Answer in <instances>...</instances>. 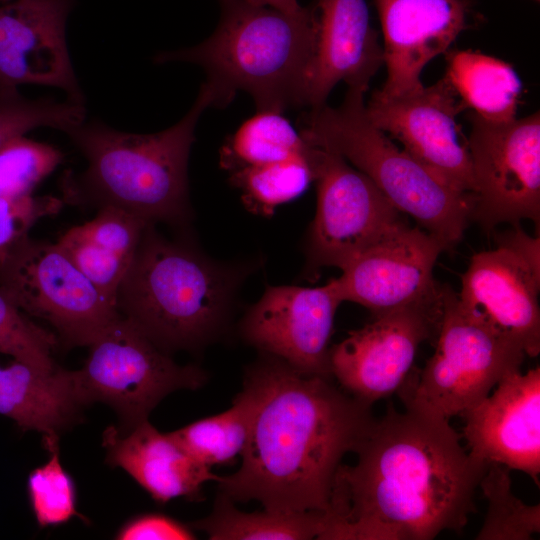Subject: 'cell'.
Instances as JSON below:
<instances>
[{
    "label": "cell",
    "instance_id": "6da1fadb",
    "mask_svg": "<svg viewBox=\"0 0 540 540\" xmlns=\"http://www.w3.org/2000/svg\"><path fill=\"white\" fill-rule=\"evenodd\" d=\"M389 404L341 464L327 539L431 540L461 532L476 512L475 490L490 465L472 457L449 420Z\"/></svg>",
    "mask_w": 540,
    "mask_h": 540
},
{
    "label": "cell",
    "instance_id": "7a4b0ae2",
    "mask_svg": "<svg viewBox=\"0 0 540 540\" xmlns=\"http://www.w3.org/2000/svg\"><path fill=\"white\" fill-rule=\"evenodd\" d=\"M244 385L254 397L250 436L237 472L219 476V493L273 512L330 513L337 471L374 421L372 405L268 354Z\"/></svg>",
    "mask_w": 540,
    "mask_h": 540
},
{
    "label": "cell",
    "instance_id": "3957f363",
    "mask_svg": "<svg viewBox=\"0 0 540 540\" xmlns=\"http://www.w3.org/2000/svg\"><path fill=\"white\" fill-rule=\"evenodd\" d=\"M233 97L217 83L201 86L188 113L175 125L152 134L81 123L66 134L87 160L77 176L63 180L64 201L97 209L112 206L150 224L186 223L190 216L188 160L202 112L224 107Z\"/></svg>",
    "mask_w": 540,
    "mask_h": 540
},
{
    "label": "cell",
    "instance_id": "277c9868",
    "mask_svg": "<svg viewBox=\"0 0 540 540\" xmlns=\"http://www.w3.org/2000/svg\"><path fill=\"white\" fill-rule=\"evenodd\" d=\"M247 268L209 259L148 224L116 295L119 315L161 350H192L224 328Z\"/></svg>",
    "mask_w": 540,
    "mask_h": 540
},
{
    "label": "cell",
    "instance_id": "5b68a950",
    "mask_svg": "<svg viewBox=\"0 0 540 540\" xmlns=\"http://www.w3.org/2000/svg\"><path fill=\"white\" fill-rule=\"evenodd\" d=\"M221 17L204 42L163 52L157 63L190 62L203 67L208 80L234 97L253 98L257 111L283 113L306 106L319 20L317 7L303 16L258 6L247 0H219Z\"/></svg>",
    "mask_w": 540,
    "mask_h": 540
},
{
    "label": "cell",
    "instance_id": "8992f818",
    "mask_svg": "<svg viewBox=\"0 0 540 540\" xmlns=\"http://www.w3.org/2000/svg\"><path fill=\"white\" fill-rule=\"evenodd\" d=\"M365 92L348 88L339 107L310 108L302 119V138L351 163L446 250L456 246L470 220L472 195L443 182L373 125L365 112Z\"/></svg>",
    "mask_w": 540,
    "mask_h": 540
},
{
    "label": "cell",
    "instance_id": "52a82bcc",
    "mask_svg": "<svg viewBox=\"0 0 540 540\" xmlns=\"http://www.w3.org/2000/svg\"><path fill=\"white\" fill-rule=\"evenodd\" d=\"M525 355L517 341L466 311L445 287L435 352L398 391L405 406L450 420L519 371Z\"/></svg>",
    "mask_w": 540,
    "mask_h": 540
},
{
    "label": "cell",
    "instance_id": "ba28073f",
    "mask_svg": "<svg viewBox=\"0 0 540 540\" xmlns=\"http://www.w3.org/2000/svg\"><path fill=\"white\" fill-rule=\"evenodd\" d=\"M84 366L73 371L84 404L100 401L114 408L125 429L147 420L168 394L196 390L206 373L181 366L125 318L119 316L89 345Z\"/></svg>",
    "mask_w": 540,
    "mask_h": 540
},
{
    "label": "cell",
    "instance_id": "9c48e42d",
    "mask_svg": "<svg viewBox=\"0 0 540 540\" xmlns=\"http://www.w3.org/2000/svg\"><path fill=\"white\" fill-rule=\"evenodd\" d=\"M307 156L317 187V208L304 270L313 280L323 267L345 269L407 222L376 185L340 155L308 144Z\"/></svg>",
    "mask_w": 540,
    "mask_h": 540
},
{
    "label": "cell",
    "instance_id": "30bf717a",
    "mask_svg": "<svg viewBox=\"0 0 540 540\" xmlns=\"http://www.w3.org/2000/svg\"><path fill=\"white\" fill-rule=\"evenodd\" d=\"M0 292L48 322L67 347L88 346L120 316L57 243L29 236L0 263Z\"/></svg>",
    "mask_w": 540,
    "mask_h": 540
},
{
    "label": "cell",
    "instance_id": "8fae6325",
    "mask_svg": "<svg viewBox=\"0 0 540 540\" xmlns=\"http://www.w3.org/2000/svg\"><path fill=\"white\" fill-rule=\"evenodd\" d=\"M468 149L474 179L470 220L487 232L540 219L539 112L508 122L472 113Z\"/></svg>",
    "mask_w": 540,
    "mask_h": 540
},
{
    "label": "cell",
    "instance_id": "7c38bea8",
    "mask_svg": "<svg viewBox=\"0 0 540 540\" xmlns=\"http://www.w3.org/2000/svg\"><path fill=\"white\" fill-rule=\"evenodd\" d=\"M445 287L379 315L330 348L331 375L353 397L372 405L398 391L420 344L437 334Z\"/></svg>",
    "mask_w": 540,
    "mask_h": 540
},
{
    "label": "cell",
    "instance_id": "4fadbf2b",
    "mask_svg": "<svg viewBox=\"0 0 540 540\" xmlns=\"http://www.w3.org/2000/svg\"><path fill=\"white\" fill-rule=\"evenodd\" d=\"M539 238L518 225L497 249L472 256L457 294L460 305L517 341L526 355L540 352Z\"/></svg>",
    "mask_w": 540,
    "mask_h": 540
},
{
    "label": "cell",
    "instance_id": "5bb4252c",
    "mask_svg": "<svg viewBox=\"0 0 540 540\" xmlns=\"http://www.w3.org/2000/svg\"><path fill=\"white\" fill-rule=\"evenodd\" d=\"M466 107L444 75L436 83L396 97L371 94L365 112L378 129L397 139L410 156L446 184L474 192L468 139L457 116Z\"/></svg>",
    "mask_w": 540,
    "mask_h": 540
},
{
    "label": "cell",
    "instance_id": "9a60e30c",
    "mask_svg": "<svg viewBox=\"0 0 540 540\" xmlns=\"http://www.w3.org/2000/svg\"><path fill=\"white\" fill-rule=\"evenodd\" d=\"M342 303L334 279L320 287L268 286L241 322V334L297 371L332 378L330 339Z\"/></svg>",
    "mask_w": 540,
    "mask_h": 540
},
{
    "label": "cell",
    "instance_id": "2e32d148",
    "mask_svg": "<svg viewBox=\"0 0 540 540\" xmlns=\"http://www.w3.org/2000/svg\"><path fill=\"white\" fill-rule=\"evenodd\" d=\"M445 245L421 227L404 224L363 251L334 278L342 302L379 315L437 291L433 269Z\"/></svg>",
    "mask_w": 540,
    "mask_h": 540
},
{
    "label": "cell",
    "instance_id": "e0dca14e",
    "mask_svg": "<svg viewBox=\"0 0 540 540\" xmlns=\"http://www.w3.org/2000/svg\"><path fill=\"white\" fill-rule=\"evenodd\" d=\"M69 7V0H16L0 7V94L45 85L84 104L66 43Z\"/></svg>",
    "mask_w": 540,
    "mask_h": 540
},
{
    "label": "cell",
    "instance_id": "ac0fdd59",
    "mask_svg": "<svg viewBox=\"0 0 540 540\" xmlns=\"http://www.w3.org/2000/svg\"><path fill=\"white\" fill-rule=\"evenodd\" d=\"M460 415L469 454L522 471L539 486L540 368L510 373L493 393Z\"/></svg>",
    "mask_w": 540,
    "mask_h": 540
},
{
    "label": "cell",
    "instance_id": "d6986e66",
    "mask_svg": "<svg viewBox=\"0 0 540 540\" xmlns=\"http://www.w3.org/2000/svg\"><path fill=\"white\" fill-rule=\"evenodd\" d=\"M383 33L387 78L383 97H396L424 87L421 72L468 26L469 0H373Z\"/></svg>",
    "mask_w": 540,
    "mask_h": 540
},
{
    "label": "cell",
    "instance_id": "ffe728a7",
    "mask_svg": "<svg viewBox=\"0 0 540 540\" xmlns=\"http://www.w3.org/2000/svg\"><path fill=\"white\" fill-rule=\"evenodd\" d=\"M319 28L310 71L306 106L326 104L340 81L368 90L383 65V49L370 24L366 0H317Z\"/></svg>",
    "mask_w": 540,
    "mask_h": 540
},
{
    "label": "cell",
    "instance_id": "44dd1931",
    "mask_svg": "<svg viewBox=\"0 0 540 540\" xmlns=\"http://www.w3.org/2000/svg\"><path fill=\"white\" fill-rule=\"evenodd\" d=\"M102 444L108 463L125 470L159 503L179 497L197 499L204 483L219 478L192 458L171 433H161L148 419L124 432L108 427Z\"/></svg>",
    "mask_w": 540,
    "mask_h": 540
},
{
    "label": "cell",
    "instance_id": "7402d4cb",
    "mask_svg": "<svg viewBox=\"0 0 540 540\" xmlns=\"http://www.w3.org/2000/svg\"><path fill=\"white\" fill-rule=\"evenodd\" d=\"M148 224L122 209L105 206L92 220L67 230L57 244L116 306L118 288Z\"/></svg>",
    "mask_w": 540,
    "mask_h": 540
},
{
    "label": "cell",
    "instance_id": "603a6c76",
    "mask_svg": "<svg viewBox=\"0 0 540 540\" xmlns=\"http://www.w3.org/2000/svg\"><path fill=\"white\" fill-rule=\"evenodd\" d=\"M82 405L73 371H42L17 360L0 366V414L23 430L58 436Z\"/></svg>",
    "mask_w": 540,
    "mask_h": 540
},
{
    "label": "cell",
    "instance_id": "cb8c5ba5",
    "mask_svg": "<svg viewBox=\"0 0 540 540\" xmlns=\"http://www.w3.org/2000/svg\"><path fill=\"white\" fill-rule=\"evenodd\" d=\"M446 78L466 108L484 120L516 118L522 82L503 60L472 50L449 51Z\"/></svg>",
    "mask_w": 540,
    "mask_h": 540
},
{
    "label": "cell",
    "instance_id": "d4e9b609",
    "mask_svg": "<svg viewBox=\"0 0 540 540\" xmlns=\"http://www.w3.org/2000/svg\"><path fill=\"white\" fill-rule=\"evenodd\" d=\"M331 523L329 513L319 511L243 512L219 493L212 512L191 525L211 540H305L326 539Z\"/></svg>",
    "mask_w": 540,
    "mask_h": 540
},
{
    "label": "cell",
    "instance_id": "484cf974",
    "mask_svg": "<svg viewBox=\"0 0 540 540\" xmlns=\"http://www.w3.org/2000/svg\"><path fill=\"white\" fill-rule=\"evenodd\" d=\"M254 397L243 385L226 411L199 419L170 432L179 445L199 463L212 467L242 456L250 436Z\"/></svg>",
    "mask_w": 540,
    "mask_h": 540
},
{
    "label": "cell",
    "instance_id": "4316f807",
    "mask_svg": "<svg viewBox=\"0 0 540 540\" xmlns=\"http://www.w3.org/2000/svg\"><path fill=\"white\" fill-rule=\"evenodd\" d=\"M306 149L307 143L282 113L257 111L226 140L220 164L231 173L300 156Z\"/></svg>",
    "mask_w": 540,
    "mask_h": 540
},
{
    "label": "cell",
    "instance_id": "83f0119b",
    "mask_svg": "<svg viewBox=\"0 0 540 540\" xmlns=\"http://www.w3.org/2000/svg\"><path fill=\"white\" fill-rule=\"evenodd\" d=\"M306 152L303 155L229 173L230 182L253 212L270 215L275 208L301 195L313 181Z\"/></svg>",
    "mask_w": 540,
    "mask_h": 540
},
{
    "label": "cell",
    "instance_id": "f1b7e54d",
    "mask_svg": "<svg viewBox=\"0 0 540 540\" xmlns=\"http://www.w3.org/2000/svg\"><path fill=\"white\" fill-rule=\"evenodd\" d=\"M509 468L490 465L479 487L488 502V509L478 540H528L540 531V505H528L511 489Z\"/></svg>",
    "mask_w": 540,
    "mask_h": 540
},
{
    "label": "cell",
    "instance_id": "f546056e",
    "mask_svg": "<svg viewBox=\"0 0 540 540\" xmlns=\"http://www.w3.org/2000/svg\"><path fill=\"white\" fill-rule=\"evenodd\" d=\"M58 439V436L43 437L49 459L35 468L27 481L30 503L41 527L62 524L78 515L75 485L61 464Z\"/></svg>",
    "mask_w": 540,
    "mask_h": 540
},
{
    "label": "cell",
    "instance_id": "4dcf8cb0",
    "mask_svg": "<svg viewBox=\"0 0 540 540\" xmlns=\"http://www.w3.org/2000/svg\"><path fill=\"white\" fill-rule=\"evenodd\" d=\"M85 113L84 104L72 100H30L18 91L0 94V148L38 127H51L66 133L84 122Z\"/></svg>",
    "mask_w": 540,
    "mask_h": 540
},
{
    "label": "cell",
    "instance_id": "1f68e13d",
    "mask_svg": "<svg viewBox=\"0 0 540 540\" xmlns=\"http://www.w3.org/2000/svg\"><path fill=\"white\" fill-rule=\"evenodd\" d=\"M62 153L46 143L16 137L0 148V197L31 195L62 161Z\"/></svg>",
    "mask_w": 540,
    "mask_h": 540
},
{
    "label": "cell",
    "instance_id": "d6a6232c",
    "mask_svg": "<svg viewBox=\"0 0 540 540\" xmlns=\"http://www.w3.org/2000/svg\"><path fill=\"white\" fill-rule=\"evenodd\" d=\"M59 339L30 320L0 292V353L42 371L57 368L52 353Z\"/></svg>",
    "mask_w": 540,
    "mask_h": 540
},
{
    "label": "cell",
    "instance_id": "836d02e7",
    "mask_svg": "<svg viewBox=\"0 0 540 540\" xmlns=\"http://www.w3.org/2000/svg\"><path fill=\"white\" fill-rule=\"evenodd\" d=\"M64 204L53 196L0 197V263L38 220L58 213Z\"/></svg>",
    "mask_w": 540,
    "mask_h": 540
},
{
    "label": "cell",
    "instance_id": "e575fe53",
    "mask_svg": "<svg viewBox=\"0 0 540 540\" xmlns=\"http://www.w3.org/2000/svg\"><path fill=\"white\" fill-rule=\"evenodd\" d=\"M121 540H189L195 539L192 528L163 514H143L120 528Z\"/></svg>",
    "mask_w": 540,
    "mask_h": 540
},
{
    "label": "cell",
    "instance_id": "d590c367",
    "mask_svg": "<svg viewBox=\"0 0 540 540\" xmlns=\"http://www.w3.org/2000/svg\"><path fill=\"white\" fill-rule=\"evenodd\" d=\"M247 1L258 6L271 7L292 16L306 15L313 8V6L303 7L299 4L297 0H247Z\"/></svg>",
    "mask_w": 540,
    "mask_h": 540
}]
</instances>
